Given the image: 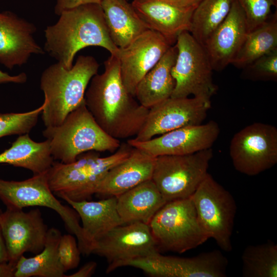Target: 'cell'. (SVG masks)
I'll use <instances>...</instances> for the list:
<instances>
[{
    "label": "cell",
    "instance_id": "cell-1",
    "mask_svg": "<svg viewBox=\"0 0 277 277\" xmlns=\"http://www.w3.org/2000/svg\"><path fill=\"white\" fill-rule=\"evenodd\" d=\"M105 70L91 78L85 94L86 105L97 123L111 136L135 137L142 128L149 109L127 90L120 62L114 55L104 62Z\"/></svg>",
    "mask_w": 277,
    "mask_h": 277
},
{
    "label": "cell",
    "instance_id": "cell-2",
    "mask_svg": "<svg viewBox=\"0 0 277 277\" xmlns=\"http://www.w3.org/2000/svg\"><path fill=\"white\" fill-rule=\"evenodd\" d=\"M58 21L45 29L44 51L70 69L76 54L89 46H99L115 55L118 50L112 40L100 4H89L66 10Z\"/></svg>",
    "mask_w": 277,
    "mask_h": 277
},
{
    "label": "cell",
    "instance_id": "cell-3",
    "mask_svg": "<svg viewBox=\"0 0 277 277\" xmlns=\"http://www.w3.org/2000/svg\"><path fill=\"white\" fill-rule=\"evenodd\" d=\"M99 64L92 56H79L70 69L57 62L43 72L40 88L44 93L42 119L46 127L59 126L85 100L88 86Z\"/></svg>",
    "mask_w": 277,
    "mask_h": 277
},
{
    "label": "cell",
    "instance_id": "cell-4",
    "mask_svg": "<svg viewBox=\"0 0 277 277\" xmlns=\"http://www.w3.org/2000/svg\"><path fill=\"white\" fill-rule=\"evenodd\" d=\"M43 135L49 140L54 160L66 164L88 151L114 153L121 145L119 140L109 135L97 123L85 100L61 125L46 127Z\"/></svg>",
    "mask_w": 277,
    "mask_h": 277
},
{
    "label": "cell",
    "instance_id": "cell-5",
    "mask_svg": "<svg viewBox=\"0 0 277 277\" xmlns=\"http://www.w3.org/2000/svg\"><path fill=\"white\" fill-rule=\"evenodd\" d=\"M132 149L127 143L106 157H101L99 152L91 151L80 154L71 163L54 161L47 171L49 187L62 199L87 200L94 194L96 187L109 170L125 160Z\"/></svg>",
    "mask_w": 277,
    "mask_h": 277
},
{
    "label": "cell",
    "instance_id": "cell-6",
    "mask_svg": "<svg viewBox=\"0 0 277 277\" xmlns=\"http://www.w3.org/2000/svg\"><path fill=\"white\" fill-rule=\"evenodd\" d=\"M149 226L160 251L182 253L209 239L199 221L191 197L166 203Z\"/></svg>",
    "mask_w": 277,
    "mask_h": 277
},
{
    "label": "cell",
    "instance_id": "cell-7",
    "mask_svg": "<svg viewBox=\"0 0 277 277\" xmlns=\"http://www.w3.org/2000/svg\"><path fill=\"white\" fill-rule=\"evenodd\" d=\"M0 199L6 208L42 206L53 210L60 216L67 230L76 236L81 252L90 254L78 214L55 197L49 187L47 171L21 181L0 179Z\"/></svg>",
    "mask_w": 277,
    "mask_h": 277
},
{
    "label": "cell",
    "instance_id": "cell-8",
    "mask_svg": "<svg viewBox=\"0 0 277 277\" xmlns=\"http://www.w3.org/2000/svg\"><path fill=\"white\" fill-rule=\"evenodd\" d=\"M177 50L171 74L175 85L171 97H193L211 102L218 88L212 78L213 69L204 47L188 31L179 34Z\"/></svg>",
    "mask_w": 277,
    "mask_h": 277
},
{
    "label": "cell",
    "instance_id": "cell-9",
    "mask_svg": "<svg viewBox=\"0 0 277 277\" xmlns=\"http://www.w3.org/2000/svg\"><path fill=\"white\" fill-rule=\"evenodd\" d=\"M212 148L155 158L151 180L166 202L191 197L208 173Z\"/></svg>",
    "mask_w": 277,
    "mask_h": 277
},
{
    "label": "cell",
    "instance_id": "cell-10",
    "mask_svg": "<svg viewBox=\"0 0 277 277\" xmlns=\"http://www.w3.org/2000/svg\"><path fill=\"white\" fill-rule=\"evenodd\" d=\"M199 221L223 250H232L236 205L231 194L207 173L191 196Z\"/></svg>",
    "mask_w": 277,
    "mask_h": 277
},
{
    "label": "cell",
    "instance_id": "cell-11",
    "mask_svg": "<svg viewBox=\"0 0 277 277\" xmlns=\"http://www.w3.org/2000/svg\"><path fill=\"white\" fill-rule=\"evenodd\" d=\"M229 154L235 169L249 176L258 175L277 163V128L253 123L233 136Z\"/></svg>",
    "mask_w": 277,
    "mask_h": 277
},
{
    "label": "cell",
    "instance_id": "cell-12",
    "mask_svg": "<svg viewBox=\"0 0 277 277\" xmlns=\"http://www.w3.org/2000/svg\"><path fill=\"white\" fill-rule=\"evenodd\" d=\"M126 266L139 268L155 277H224L228 260L217 250L192 258L156 254L126 261Z\"/></svg>",
    "mask_w": 277,
    "mask_h": 277
},
{
    "label": "cell",
    "instance_id": "cell-13",
    "mask_svg": "<svg viewBox=\"0 0 277 277\" xmlns=\"http://www.w3.org/2000/svg\"><path fill=\"white\" fill-rule=\"evenodd\" d=\"M0 225L8 262L15 265L25 252L36 254L44 248L48 227L38 208L25 212L23 209L6 208L0 214Z\"/></svg>",
    "mask_w": 277,
    "mask_h": 277
},
{
    "label": "cell",
    "instance_id": "cell-14",
    "mask_svg": "<svg viewBox=\"0 0 277 277\" xmlns=\"http://www.w3.org/2000/svg\"><path fill=\"white\" fill-rule=\"evenodd\" d=\"M211 108V102L196 97H169L149 109L145 122L133 138L150 140L187 126L202 124Z\"/></svg>",
    "mask_w": 277,
    "mask_h": 277
},
{
    "label": "cell",
    "instance_id": "cell-15",
    "mask_svg": "<svg viewBox=\"0 0 277 277\" xmlns=\"http://www.w3.org/2000/svg\"><path fill=\"white\" fill-rule=\"evenodd\" d=\"M220 132L217 123L211 120L204 124L181 127L145 141L129 138L127 143L154 157L185 155L211 148Z\"/></svg>",
    "mask_w": 277,
    "mask_h": 277
},
{
    "label": "cell",
    "instance_id": "cell-16",
    "mask_svg": "<svg viewBox=\"0 0 277 277\" xmlns=\"http://www.w3.org/2000/svg\"><path fill=\"white\" fill-rule=\"evenodd\" d=\"M171 46L161 34L148 29L126 47L118 48L115 56L120 62L122 82L129 93L135 97L137 84Z\"/></svg>",
    "mask_w": 277,
    "mask_h": 277
},
{
    "label": "cell",
    "instance_id": "cell-17",
    "mask_svg": "<svg viewBox=\"0 0 277 277\" xmlns=\"http://www.w3.org/2000/svg\"><path fill=\"white\" fill-rule=\"evenodd\" d=\"M118 226L94 245L92 253L109 264L160 253L149 225L134 222Z\"/></svg>",
    "mask_w": 277,
    "mask_h": 277
},
{
    "label": "cell",
    "instance_id": "cell-18",
    "mask_svg": "<svg viewBox=\"0 0 277 277\" xmlns=\"http://www.w3.org/2000/svg\"><path fill=\"white\" fill-rule=\"evenodd\" d=\"M35 25L9 11L0 10V63L9 69L45 51L33 37Z\"/></svg>",
    "mask_w": 277,
    "mask_h": 277
},
{
    "label": "cell",
    "instance_id": "cell-19",
    "mask_svg": "<svg viewBox=\"0 0 277 277\" xmlns=\"http://www.w3.org/2000/svg\"><path fill=\"white\" fill-rule=\"evenodd\" d=\"M131 4L147 28L161 34L172 45L180 34L190 31L194 7L181 6L174 0H133Z\"/></svg>",
    "mask_w": 277,
    "mask_h": 277
},
{
    "label": "cell",
    "instance_id": "cell-20",
    "mask_svg": "<svg viewBox=\"0 0 277 277\" xmlns=\"http://www.w3.org/2000/svg\"><path fill=\"white\" fill-rule=\"evenodd\" d=\"M248 32L244 13L233 0L227 16L203 46L213 70L221 71L231 64Z\"/></svg>",
    "mask_w": 277,
    "mask_h": 277
},
{
    "label": "cell",
    "instance_id": "cell-21",
    "mask_svg": "<svg viewBox=\"0 0 277 277\" xmlns=\"http://www.w3.org/2000/svg\"><path fill=\"white\" fill-rule=\"evenodd\" d=\"M155 158L132 147L130 155L112 167L95 188L94 194L117 197L126 191L151 180Z\"/></svg>",
    "mask_w": 277,
    "mask_h": 277
},
{
    "label": "cell",
    "instance_id": "cell-22",
    "mask_svg": "<svg viewBox=\"0 0 277 277\" xmlns=\"http://www.w3.org/2000/svg\"><path fill=\"white\" fill-rule=\"evenodd\" d=\"M63 200L78 214L90 254L97 241L114 228L123 224L116 209V197L110 196L97 201Z\"/></svg>",
    "mask_w": 277,
    "mask_h": 277
},
{
    "label": "cell",
    "instance_id": "cell-23",
    "mask_svg": "<svg viewBox=\"0 0 277 277\" xmlns=\"http://www.w3.org/2000/svg\"><path fill=\"white\" fill-rule=\"evenodd\" d=\"M116 198L117 211L123 224L140 222L149 225L156 213L167 203L151 179Z\"/></svg>",
    "mask_w": 277,
    "mask_h": 277
},
{
    "label": "cell",
    "instance_id": "cell-24",
    "mask_svg": "<svg viewBox=\"0 0 277 277\" xmlns=\"http://www.w3.org/2000/svg\"><path fill=\"white\" fill-rule=\"evenodd\" d=\"M177 53L175 45L171 46L137 84L135 97L141 105L150 109L171 97L175 85L171 70Z\"/></svg>",
    "mask_w": 277,
    "mask_h": 277
},
{
    "label": "cell",
    "instance_id": "cell-25",
    "mask_svg": "<svg viewBox=\"0 0 277 277\" xmlns=\"http://www.w3.org/2000/svg\"><path fill=\"white\" fill-rule=\"evenodd\" d=\"M100 5L110 37L117 47H126L148 29L127 0H102Z\"/></svg>",
    "mask_w": 277,
    "mask_h": 277
},
{
    "label": "cell",
    "instance_id": "cell-26",
    "mask_svg": "<svg viewBox=\"0 0 277 277\" xmlns=\"http://www.w3.org/2000/svg\"><path fill=\"white\" fill-rule=\"evenodd\" d=\"M53 162L49 140L37 142L28 133L20 135L10 148L0 153V164L24 168L33 174L46 172Z\"/></svg>",
    "mask_w": 277,
    "mask_h": 277
},
{
    "label": "cell",
    "instance_id": "cell-27",
    "mask_svg": "<svg viewBox=\"0 0 277 277\" xmlns=\"http://www.w3.org/2000/svg\"><path fill=\"white\" fill-rule=\"evenodd\" d=\"M61 235L58 229H48L43 249L33 257L21 256L15 265L14 277L67 276L58 254Z\"/></svg>",
    "mask_w": 277,
    "mask_h": 277
},
{
    "label": "cell",
    "instance_id": "cell-28",
    "mask_svg": "<svg viewBox=\"0 0 277 277\" xmlns=\"http://www.w3.org/2000/svg\"><path fill=\"white\" fill-rule=\"evenodd\" d=\"M277 49V13L264 24L248 32L231 64L238 69Z\"/></svg>",
    "mask_w": 277,
    "mask_h": 277
},
{
    "label": "cell",
    "instance_id": "cell-29",
    "mask_svg": "<svg viewBox=\"0 0 277 277\" xmlns=\"http://www.w3.org/2000/svg\"><path fill=\"white\" fill-rule=\"evenodd\" d=\"M233 0H202L193 11L189 33L203 46L227 16Z\"/></svg>",
    "mask_w": 277,
    "mask_h": 277
},
{
    "label": "cell",
    "instance_id": "cell-30",
    "mask_svg": "<svg viewBox=\"0 0 277 277\" xmlns=\"http://www.w3.org/2000/svg\"><path fill=\"white\" fill-rule=\"evenodd\" d=\"M242 261L243 276H277V245L273 242L248 246Z\"/></svg>",
    "mask_w": 277,
    "mask_h": 277
},
{
    "label": "cell",
    "instance_id": "cell-31",
    "mask_svg": "<svg viewBox=\"0 0 277 277\" xmlns=\"http://www.w3.org/2000/svg\"><path fill=\"white\" fill-rule=\"evenodd\" d=\"M43 104L33 110L22 113H0V138L29 133L36 126Z\"/></svg>",
    "mask_w": 277,
    "mask_h": 277
},
{
    "label": "cell",
    "instance_id": "cell-32",
    "mask_svg": "<svg viewBox=\"0 0 277 277\" xmlns=\"http://www.w3.org/2000/svg\"><path fill=\"white\" fill-rule=\"evenodd\" d=\"M242 78L252 81H277V49L256 59L242 69Z\"/></svg>",
    "mask_w": 277,
    "mask_h": 277
},
{
    "label": "cell",
    "instance_id": "cell-33",
    "mask_svg": "<svg viewBox=\"0 0 277 277\" xmlns=\"http://www.w3.org/2000/svg\"><path fill=\"white\" fill-rule=\"evenodd\" d=\"M236 1L244 13L248 32L267 22L272 14V7L277 5V0Z\"/></svg>",
    "mask_w": 277,
    "mask_h": 277
},
{
    "label": "cell",
    "instance_id": "cell-34",
    "mask_svg": "<svg viewBox=\"0 0 277 277\" xmlns=\"http://www.w3.org/2000/svg\"><path fill=\"white\" fill-rule=\"evenodd\" d=\"M81 253L73 235L70 234L61 235L58 246V254L65 272L78 266L81 260Z\"/></svg>",
    "mask_w": 277,
    "mask_h": 277
},
{
    "label": "cell",
    "instance_id": "cell-35",
    "mask_svg": "<svg viewBox=\"0 0 277 277\" xmlns=\"http://www.w3.org/2000/svg\"><path fill=\"white\" fill-rule=\"evenodd\" d=\"M102 0H56L54 7L55 13L60 15L63 12L81 6L89 4H100Z\"/></svg>",
    "mask_w": 277,
    "mask_h": 277
},
{
    "label": "cell",
    "instance_id": "cell-36",
    "mask_svg": "<svg viewBox=\"0 0 277 277\" xmlns=\"http://www.w3.org/2000/svg\"><path fill=\"white\" fill-rule=\"evenodd\" d=\"M27 80V76L24 72L16 75H10L0 70V85L9 83L23 84L26 83Z\"/></svg>",
    "mask_w": 277,
    "mask_h": 277
},
{
    "label": "cell",
    "instance_id": "cell-37",
    "mask_svg": "<svg viewBox=\"0 0 277 277\" xmlns=\"http://www.w3.org/2000/svg\"><path fill=\"white\" fill-rule=\"evenodd\" d=\"M97 266L96 262L90 261L81 267L76 272L67 275L68 277H89L94 272Z\"/></svg>",
    "mask_w": 277,
    "mask_h": 277
},
{
    "label": "cell",
    "instance_id": "cell-38",
    "mask_svg": "<svg viewBox=\"0 0 277 277\" xmlns=\"http://www.w3.org/2000/svg\"><path fill=\"white\" fill-rule=\"evenodd\" d=\"M15 267L7 262H0V277H14Z\"/></svg>",
    "mask_w": 277,
    "mask_h": 277
},
{
    "label": "cell",
    "instance_id": "cell-39",
    "mask_svg": "<svg viewBox=\"0 0 277 277\" xmlns=\"http://www.w3.org/2000/svg\"><path fill=\"white\" fill-rule=\"evenodd\" d=\"M0 209V214L2 212ZM8 256L6 247L0 225V262H7Z\"/></svg>",
    "mask_w": 277,
    "mask_h": 277
},
{
    "label": "cell",
    "instance_id": "cell-40",
    "mask_svg": "<svg viewBox=\"0 0 277 277\" xmlns=\"http://www.w3.org/2000/svg\"><path fill=\"white\" fill-rule=\"evenodd\" d=\"M202 0H174L180 6L185 7L196 8Z\"/></svg>",
    "mask_w": 277,
    "mask_h": 277
}]
</instances>
